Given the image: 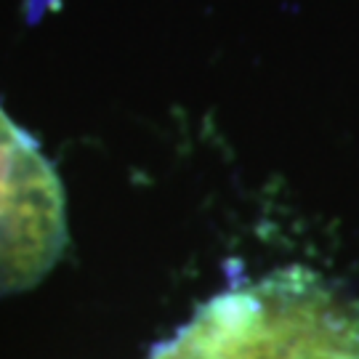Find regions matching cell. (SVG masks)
Returning a JSON list of instances; mask_svg holds the SVG:
<instances>
[{
    "mask_svg": "<svg viewBox=\"0 0 359 359\" xmlns=\"http://www.w3.org/2000/svg\"><path fill=\"white\" fill-rule=\"evenodd\" d=\"M152 359H359V314L311 274L283 271L218 295Z\"/></svg>",
    "mask_w": 359,
    "mask_h": 359,
    "instance_id": "6da1fadb",
    "label": "cell"
},
{
    "mask_svg": "<svg viewBox=\"0 0 359 359\" xmlns=\"http://www.w3.org/2000/svg\"><path fill=\"white\" fill-rule=\"evenodd\" d=\"M67 243L62 181L38 142L0 109V295L35 287Z\"/></svg>",
    "mask_w": 359,
    "mask_h": 359,
    "instance_id": "7a4b0ae2",
    "label": "cell"
}]
</instances>
